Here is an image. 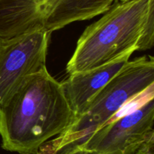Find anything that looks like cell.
I'll use <instances>...</instances> for the list:
<instances>
[{
    "instance_id": "obj_1",
    "label": "cell",
    "mask_w": 154,
    "mask_h": 154,
    "mask_svg": "<svg viewBox=\"0 0 154 154\" xmlns=\"http://www.w3.org/2000/svg\"><path fill=\"white\" fill-rule=\"evenodd\" d=\"M74 119L62 83L46 68L27 77L0 106L2 147L19 154H37Z\"/></svg>"
},
{
    "instance_id": "obj_2",
    "label": "cell",
    "mask_w": 154,
    "mask_h": 154,
    "mask_svg": "<svg viewBox=\"0 0 154 154\" xmlns=\"http://www.w3.org/2000/svg\"><path fill=\"white\" fill-rule=\"evenodd\" d=\"M154 83V58L143 56L128 61L123 69L90 101L85 110L57 138L46 142L37 154H71L119 110Z\"/></svg>"
},
{
    "instance_id": "obj_3",
    "label": "cell",
    "mask_w": 154,
    "mask_h": 154,
    "mask_svg": "<svg viewBox=\"0 0 154 154\" xmlns=\"http://www.w3.org/2000/svg\"><path fill=\"white\" fill-rule=\"evenodd\" d=\"M154 0L117 1L103 17L88 26L66 65L69 75L108 63L137 51L143 26Z\"/></svg>"
},
{
    "instance_id": "obj_4",
    "label": "cell",
    "mask_w": 154,
    "mask_h": 154,
    "mask_svg": "<svg viewBox=\"0 0 154 154\" xmlns=\"http://www.w3.org/2000/svg\"><path fill=\"white\" fill-rule=\"evenodd\" d=\"M118 0H0V38L32 30L51 33L106 12Z\"/></svg>"
},
{
    "instance_id": "obj_5",
    "label": "cell",
    "mask_w": 154,
    "mask_h": 154,
    "mask_svg": "<svg viewBox=\"0 0 154 154\" xmlns=\"http://www.w3.org/2000/svg\"><path fill=\"white\" fill-rule=\"evenodd\" d=\"M51 33L32 30L0 38V106L29 75L46 69Z\"/></svg>"
},
{
    "instance_id": "obj_6",
    "label": "cell",
    "mask_w": 154,
    "mask_h": 154,
    "mask_svg": "<svg viewBox=\"0 0 154 154\" xmlns=\"http://www.w3.org/2000/svg\"><path fill=\"white\" fill-rule=\"evenodd\" d=\"M154 98L109 121L96 131L79 150L94 154H134L153 131Z\"/></svg>"
},
{
    "instance_id": "obj_7",
    "label": "cell",
    "mask_w": 154,
    "mask_h": 154,
    "mask_svg": "<svg viewBox=\"0 0 154 154\" xmlns=\"http://www.w3.org/2000/svg\"><path fill=\"white\" fill-rule=\"evenodd\" d=\"M135 50L100 66L75 72L62 82L63 91L75 117L81 115L92 99L128 63Z\"/></svg>"
},
{
    "instance_id": "obj_8",
    "label": "cell",
    "mask_w": 154,
    "mask_h": 154,
    "mask_svg": "<svg viewBox=\"0 0 154 154\" xmlns=\"http://www.w3.org/2000/svg\"><path fill=\"white\" fill-rule=\"evenodd\" d=\"M134 154H154V130L139 145Z\"/></svg>"
},
{
    "instance_id": "obj_9",
    "label": "cell",
    "mask_w": 154,
    "mask_h": 154,
    "mask_svg": "<svg viewBox=\"0 0 154 154\" xmlns=\"http://www.w3.org/2000/svg\"><path fill=\"white\" fill-rule=\"evenodd\" d=\"M71 154H94L91 152H88V151L85 150H78L75 152H72Z\"/></svg>"
},
{
    "instance_id": "obj_10",
    "label": "cell",
    "mask_w": 154,
    "mask_h": 154,
    "mask_svg": "<svg viewBox=\"0 0 154 154\" xmlns=\"http://www.w3.org/2000/svg\"><path fill=\"white\" fill-rule=\"evenodd\" d=\"M119 2H126V1H129V0H118Z\"/></svg>"
}]
</instances>
